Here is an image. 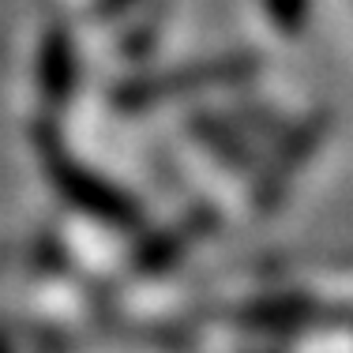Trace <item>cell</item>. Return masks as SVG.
I'll return each mask as SVG.
<instances>
[{"instance_id":"6da1fadb","label":"cell","mask_w":353,"mask_h":353,"mask_svg":"<svg viewBox=\"0 0 353 353\" xmlns=\"http://www.w3.org/2000/svg\"><path fill=\"white\" fill-rule=\"evenodd\" d=\"M34 150L53 192L68 207H75L79 214L94 218L102 225H113V230H139L143 225V207L124 188H117L102 173L83 165L72 150H64L61 136H57V128L49 121H41L34 128Z\"/></svg>"},{"instance_id":"3957f363","label":"cell","mask_w":353,"mask_h":353,"mask_svg":"<svg viewBox=\"0 0 353 353\" xmlns=\"http://www.w3.org/2000/svg\"><path fill=\"white\" fill-rule=\"evenodd\" d=\"M327 124H331V117H327V113H312L308 121H301L297 128L282 132L279 150H274V158L267 162V170L259 173V184H256V203H259V211H263V214H271L274 207L282 203V196H285V188H290L293 173L312 158V150L319 147Z\"/></svg>"},{"instance_id":"277c9868","label":"cell","mask_w":353,"mask_h":353,"mask_svg":"<svg viewBox=\"0 0 353 353\" xmlns=\"http://www.w3.org/2000/svg\"><path fill=\"white\" fill-rule=\"evenodd\" d=\"M214 222L218 218H214V211H207V207H196V211L181 214L173 225H165V230L150 233L147 241H139V248L132 252V271L143 274V279H162L165 271H173V267L214 230Z\"/></svg>"},{"instance_id":"7a4b0ae2","label":"cell","mask_w":353,"mask_h":353,"mask_svg":"<svg viewBox=\"0 0 353 353\" xmlns=\"http://www.w3.org/2000/svg\"><path fill=\"white\" fill-rule=\"evenodd\" d=\"M259 72V57L256 53H225L214 61H196V64H176L165 72H150L139 79H128L113 90V105L117 109H150L170 98L184 94H199L211 87H230V83H245Z\"/></svg>"},{"instance_id":"ba28073f","label":"cell","mask_w":353,"mask_h":353,"mask_svg":"<svg viewBox=\"0 0 353 353\" xmlns=\"http://www.w3.org/2000/svg\"><path fill=\"white\" fill-rule=\"evenodd\" d=\"M132 4H136V0H94V4H90V15H94V19H117V15H124Z\"/></svg>"},{"instance_id":"8992f818","label":"cell","mask_w":353,"mask_h":353,"mask_svg":"<svg viewBox=\"0 0 353 353\" xmlns=\"http://www.w3.org/2000/svg\"><path fill=\"white\" fill-rule=\"evenodd\" d=\"M188 128H192V136L199 139V147L211 150L222 165H230V170H252V165H256V150L248 147L245 132L233 121L211 113V109H199V113L188 117Z\"/></svg>"},{"instance_id":"52a82bcc","label":"cell","mask_w":353,"mask_h":353,"mask_svg":"<svg viewBox=\"0 0 353 353\" xmlns=\"http://www.w3.org/2000/svg\"><path fill=\"white\" fill-rule=\"evenodd\" d=\"M259 4H263V15L274 34H282V38L305 34L308 15H312V0H259Z\"/></svg>"},{"instance_id":"5b68a950","label":"cell","mask_w":353,"mask_h":353,"mask_svg":"<svg viewBox=\"0 0 353 353\" xmlns=\"http://www.w3.org/2000/svg\"><path fill=\"white\" fill-rule=\"evenodd\" d=\"M34 79H38L41 102L49 109H61L75 98V87H79V53H75L72 30L46 27V34L38 38Z\"/></svg>"}]
</instances>
